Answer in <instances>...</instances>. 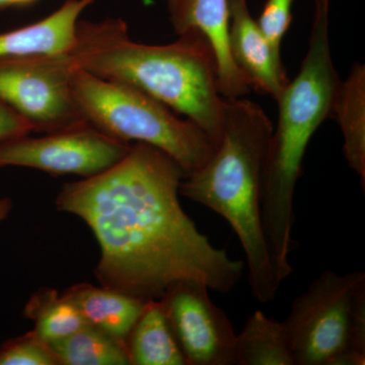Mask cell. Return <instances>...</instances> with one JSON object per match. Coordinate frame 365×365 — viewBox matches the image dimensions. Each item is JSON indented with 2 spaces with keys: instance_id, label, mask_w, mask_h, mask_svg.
<instances>
[{
  "instance_id": "cell-6",
  "label": "cell",
  "mask_w": 365,
  "mask_h": 365,
  "mask_svg": "<svg viewBox=\"0 0 365 365\" xmlns=\"http://www.w3.org/2000/svg\"><path fill=\"white\" fill-rule=\"evenodd\" d=\"M282 323L294 365H364L365 273L324 271Z\"/></svg>"
},
{
  "instance_id": "cell-14",
  "label": "cell",
  "mask_w": 365,
  "mask_h": 365,
  "mask_svg": "<svg viewBox=\"0 0 365 365\" xmlns=\"http://www.w3.org/2000/svg\"><path fill=\"white\" fill-rule=\"evenodd\" d=\"M332 116L342 131L343 153L348 165L365 187V66L355 63L345 81H340Z\"/></svg>"
},
{
  "instance_id": "cell-19",
  "label": "cell",
  "mask_w": 365,
  "mask_h": 365,
  "mask_svg": "<svg viewBox=\"0 0 365 365\" xmlns=\"http://www.w3.org/2000/svg\"><path fill=\"white\" fill-rule=\"evenodd\" d=\"M0 365H60L56 354L35 331L7 341L0 347Z\"/></svg>"
},
{
  "instance_id": "cell-9",
  "label": "cell",
  "mask_w": 365,
  "mask_h": 365,
  "mask_svg": "<svg viewBox=\"0 0 365 365\" xmlns=\"http://www.w3.org/2000/svg\"><path fill=\"white\" fill-rule=\"evenodd\" d=\"M208 290L200 281H181L160 300L187 365H234L237 334Z\"/></svg>"
},
{
  "instance_id": "cell-11",
  "label": "cell",
  "mask_w": 365,
  "mask_h": 365,
  "mask_svg": "<svg viewBox=\"0 0 365 365\" xmlns=\"http://www.w3.org/2000/svg\"><path fill=\"white\" fill-rule=\"evenodd\" d=\"M228 46L235 66L252 90L277 100L289 79L280 53L273 49L261 32L247 0H230Z\"/></svg>"
},
{
  "instance_id": "cell-7",
  "label": "cell",
  "mask_w": 365,
  "mask_h": 365,
  "mask_svg": "<svg viewBox=\"0 0 365 365\" xmlns=\"http://www.w3.org/2000/svg\"><path fill=\"white\" fill-rule=\"evenodd\" d=\"M68 54L0 58V100L46 133L88 124L74 103Z\"/></svg>"
},
{
  "instance_id": "cell-17",
  "label": "cell",
  "mask_w": 365,
  "mask_h": 365,
  "mask_svg": "<svg viewBox=\"0 0 365 365\" xmlns=\"http://www.w3.org/2000/svg\"><path fill=\"white\" fill-rule=\"evenodd\" d=\"M49 345L60 365L130 364L126 345L91 325Z\"/></svg>"
},
{
  "instance_id": "cell-10",
  "label": "cell",
  "mask_w": 365,
  "mask_h": 365,
  "mask_svg": "<svg viewBox=\"0 0 365 365\" xmlns=\"http://www.w3.org/2000/svg\"><path fill=\"white\" fill-rule=\"evenodd\" d=\"M178 36L197 33L208 41L217 66L218 88L225 98H241L252 88L232 60L228 46L230 0H167Z\"/></svg>"
},
{
  "instance_id": "cell-20",
  "label": "cell",
  "mask_w": 365,
  "mask_h": 365,
  "mask_svg": "<svg viewBox=\"0 0 365 365\" xmlns=\"http://www.w3.org/2000/svg\"><path fill=\"white\" fill-rule=\"evenodd\" d=\"M294 0H267L260 18L257 21L261 32L281 54L283 37L289 29L292 21V6Z\"/></svg>"
},
{
  "instance_id": "cell-8",
  "label": "cell",
  "mask_w": 365,
  "mask_h": 365,
  "mask_svg": "<svg viewBox=\"0 0 365 365\" xmlns=\"http://www.w3.org/2000/svg\"><path fill=\"white\" fill-rule=\"evenodd\" d=\"M131 145L90 124L43 137H19L0 144V168H32L53 175L90 178L125 157Z\"/></svg>"
},
{
  "instance_id": "cell-13",
  "label": "cell",
  "mask_w": 365,
  "mask_h": 365,
  "mask_svg": "<svg viewBox=\"0 0 365 365\" xmlns=\"http://www.w3.org/2000/svg\"><path fill=\"white\" fill-rule=\"evenodd\" d=\"M63 294L78 307L88 325L124 345L148 302L88 283L67 288Z\"/></svg>"
},
{
  "instance_id": "cell-2",
  "label": "cell",
  "mask_w": 365,
  "mask_h": 365,
  "mask_svg": "<svg viewBox=\"0 0 365 365\" xmlns=\"http://www.w3.org/2000/svg\"><path fill=\"white\" fill-rule=\"evenodd\" d=\"M67 54L78 68L133 86L195 124L215 146L220 143L225 98L212 48L200 34L179 36L172 44L148 45L132 40L120 19L79 21Z\"/></svg>"
},
{
  "instance_id": "cell-16",
  "label": "cell",
  "mask_w": 365,
  "mask_h": 365,
  "mask_svg": "<svg viewBox=\"0 0 365 365\" xmlns=\"http://www.w3.org/2000/svg\"><path fill=\"white\" fill-rule=\"evenodd\" d=\"M235 364L294 365L282 322L255 311L237 335Z\"/></svg>"
},
{
  "instance_id": "cell-21",
  "label": "cell",
  "mask_w": 365,
  "mask_h": 365,
  "mask_svg": "<svg viewBox=\"0 0 365 365\" xmlns=\"http://www.w3.org/2000/svg\"><path fill=\"white\" fill-rule=\"evenodd\" d=\"M34 131L32 125L0 100V144L29 135Z\"/></svg>"
},
{
  "instance_id": "cell-1",
  "label": "cell",
  "mask_w": 365,
  "mask_h": 365,
  "mask_svg": "<svg viewBox=\"0 0 365 365\" xmlns=\"http://www.w3.org/2000/svg\"><path fill=\"white\" fill-rule=\"evenodd\" d=\"M182 168L163 151L136 143L116 165L60 191V211L81 217L101 249L102 287L158 300L185 280L227 294L244 273L242 261L211 244L180 203Z\"/></svg>"
},
{
  "instance_id": "cell-5",
  "label": "cell",
  "mask_w": 365,
  "mask_h": 365,
  "mask_svg": "<svg viewBox=\"0 0 365 365\" xmlns=\"http://www.w3.org/2000/svg\"><path fill=\"white\" fill-rule=\"evenodd\" d=\"M71 90L86 123L118 140L145 143L163 151L186 175L199 169L215 150L198 126L133 86L74 66Z\"/></svg>"
},
{
  "instance_id": "cell-22",
  "label": "cell",
  "mask_w": 365,
  "mask_h": 365,
  "mask_svg": "<svg viewBox=\"0 0 365 365\" xmlns=\"http://www.w3.org/2000/svg\"><path fill=\"white\" fill-rule=\"evenodd\" d=\"M37 0H0V9L13 6H26L32 4Z\"/></svg>"
},
{
  "instance_id": "cell-12",
  "label": "cell",
  "mask_w": 365,
  "mask_h": 365,
  "mask_svg": "<svg viewBox=\"0 0 365 365\" xmlns=\"http://www.w3.org/2000/svg\"><path fill=\"white\" fill-rule=\"evenodd\" d=\"M96 1L97 0H66L47 18L32 25L0 34V58L68 53L76 42L81 14Z\"/></svg>"
},
{
  "instance_id": "cell-3",
  "label": "cell",
  "mask_w": 365,
  "mask_h": 365,
  "mask_svg": "<svg viewBox=\"0 0 365 365\" xmlns=\"http://www.w3.org/2000/svg\"><path fill=\"white\" fill-rule=\"evenodd\" d=\"M273 125L261 106L225 98L222 137L211 157L182 178L180 195L215 211L241 242L255 299H275L276 276L262 222L261 196Z\"/></svg>"
},
{
  "instance_id": "cell-15",
  "label": "cell",
  "mask_w": 365,
  "mask_h": 365,
  "mask_svg": "<svg viewBox=\"0 0 365 365\" xmlns=\"http://www.w3.org/2000/svg\"><path fill=\"white\" fill-rule=\"evenodd\" d=\"M126 347L130 364L187 365L160 299L146 302Z\"/></svg>"
},
{
  "instance_id": "cell-4",
  "label": "cell",
  "mask_w": 365,
  "mask_h": 365,
  "mask_svg": "<svg viewBox=\"0 0 365 365\" xmlns=\"http://www.w3.org/2000/svg\"><path fill=\"white\" fill-rule=\"evenodd\" d=\"M340 81L331 54L329 0H316L309 50L297 78L276 100L277 124L273 127L262 187L264 234L280 283L292 272L294 200L302 162L312 137L332 116Z\"/></svg>"
},
{
  "instance_id": "cell-23",
  "label": "cell",
  "mask_w": 365,
  "mask_h": 365,
  "mask_svg": "<svg viewBox=\"0 0 365 365\" xmlns=\"http://www.w3.org/2000/svg\"><path fill=\"white\" fill-rule=\"evenodd\" d=\"M11 209V201L9 199H0V222L6 217Z\"/></svg>"
},
{
  "instance_id": "cell-18",
  "label": "cell",
  "mask_w": 365,
  "mask_h": 365,
  "mask_svg": "<svg viewBox=\"0 0 365 365\" xmlns=\"http://www.w3.org/2000/svg\"><path fill=\"white\" fill-rule=\"evenodd\" d=\"M25 316L32 319L34 331L48 344L88 325L78 307L54 289H42L34 294L26 304Z\"/></svg>"
}]
</instances>
